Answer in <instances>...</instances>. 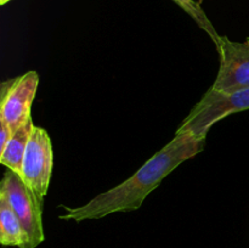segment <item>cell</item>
<instances>
[{"label":"cell","instance_id":"obj_10","mask_svg":"<svg viewBox=\"0 0 249 248\" xmlns=\"http://www.w3.org/2000/svg\"><path fill=\"white\" fill-rule=\"evenodd\" d=\"M0 126H1V130H0V153H1L14 131L11 130L9 124L4 119H0Z\"/></svg>","mask_w":249,"mask_h":248},{"label":"cell","instance_id":"obj_8","mask_svg":"<svg viewBox=\"0 0 249 248\" xmlns=\"http://www.w3.org/2000/svg\"><path fill=\"white\" fill-rule=\"evenodd\" d=\"M0 242L2 246L18 248H24L27 243L23 226L2 192H0Z\"/></svg>","mask_w":249,"mask_h":248},{"label":"cell","instance_id":"obj_11","mask_svg":"<svg viewBox=\"0 0 249 248\" xmlns=\"http://www.w3.org/2000/svg\"><path fill=\"white\" fill-rule=\"evenodd\" d=\"M9 1H11V0H0V4L5 5V4H7Z\"/></svg>","mask_w":249,"mask_h":248},{"label":"cell","instance_id":"obj_6","mask_svg":"<svg viewBox=\"0 0 249 248\" xmlns=\"http://www.w3.org/2000/svg\"><path fill=\"white\" fill-rule=\"evenodd\" d=\"M39 85V74L29 71L21 77L5 80L0 90V119L12 131L31 118V107Z\"/></svg>","mask_w":249,"mask_h":248},{"label":"cell","instance_id":"obj_7","mask_svg":"<svg viewBox=\"0 0 249 248\" xmlns=\"http://www.w3.org/2000/svg\"><path fill=\"white\" fill-rule=\"evenodd\" d=\"M33 128L34 124L31 117L28 121L24 122L19 128H17L12 133L6 146L0 153V163H2L7 169H11L12 172L17 173L18 175H21L22 173L24 153H26L27 145H28Z\"/></svg>","mask_w":249,"mask_h":248},{"label":"cell","instance_id":"obj_2","mask_svg":"<svg viewBox=\"0 0 249 248\" xmlns=\"http://www.w3.org/2000/svg\"><path fill=\"white\" fill-rule=\"evenodd\" d=\"M0 192L5 194L15 213L18 216L27 236L24 248H36L44 241L41 204L33 190L23 181L21 175L7 169L1 180Z\"/></svg>","mask_w":249,"mask_h":248},{"label":"cell","instance_id":"obj_9","mask_svg":"<svg viewBox=\"0 0 249 248\" xmlns=\"http://www.w3.org/2000/svg\"><path fill=\"white\" fill-rule=\"evenodd\" d=\"M173 1L177 5H179L182 10H185V11L195 19V22H196L204 32H207V34L211 36V39L214 41L216 48L219 49L221 36L219 35L218 32L215 31L214 26L211 23V21H209L208 17H207L206 12L201 9V6H199L197 2H195V0H173Z\"/></svg>","mask_w":249,"mask_h":248},{"label":"cell","instance_id":"obj_1","mask_svg":"<svg viewBox=\"0 0 249 248\" xmlns=\"http://www.w3.org/2000/svg\"><path fill=\"white\" fill-rule=\"evenodd\" d=\"M206 138H197L191 133L178 129L175 136L162 150L141 165L130 177L111 190L101 192L79 207H66L58 218L80 223L94 220L119 212L136 211L146 197L181 163L202 152Z\"/></svg>","mask_w":249,"mask_h":248},{"label":"cell","instance_id":"obj_4","mask_svg":"<svg viewBox=\"0 0 249 248\" xmlns=\"http://www.w3.org/2000/svg\"><path fill=\"white\" fill-rule=\"evenodd\" d=\"M53 172V146L48 131L34 125L27 145L21 177L43 201L50 185Z\"/></svg>","mask_w":249,"mask_h":248},{"label":"cell","instance_id":"obj_12","mask_svg":"<svg viewBox=\"0 0 249 248\" xmlns=\"http://www.w3.org/2000/svg\"><path fill=\"white\" fill-rule=\"evenodd\" d=\"M246 41H247V43H249V38H247V40H246Z\"/></svg>","mask_w":249,"mask_h":248},{"label":"cell","instance_id":"obj_5","mask_svg":"<svg viewBox=\"0 0 249 248\" xmlns=\"http://www.w3.org/2000/svg\"><path fill=\"white\" fill-rule=\"evenodd\" d=\"M220 70L211 90L231 95L249 88V43H237L220 38Z\"/></svg>","mask_w":249,"mask_h":248},{"label":"cell","instance_id":"obj_3","mask_svg":"<svg viewBox=\"0 0 249 248\" xmlns=\"http://www.w3.org/2000/svg\"><path fill=\"white\" fill-rule=\"evenodd\" d=\"M246 109H249V88L231 95H221L209 89L179 129L189 131L197 138H206L216 122Z\"/></svg>","mask_w":249,"mask_h":248}]
</instances>
